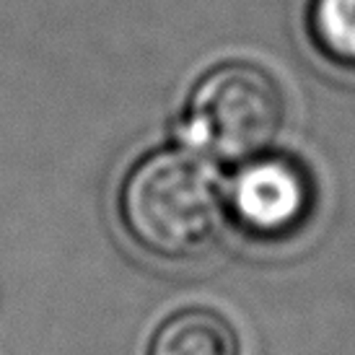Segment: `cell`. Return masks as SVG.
<instances>
[{"instance_id":"obj_1","label":"cell","mask_w":355,"mask_h":355,"mask_svg":"<svg viewBox=\"0 0 355 355\" xmlns=\"http://www.w3.org/2000/svg\"><path fill=\"white\" fill-rule=\"evenodd\" d=\"M117 216L130 244L164 265L210 254L228 220L213 168L189 148H158L135 161L119 184Z\"/></svg>"},{"instance_id":"obj_2","label":"cell","mask_w":355,"mask_h":355,"mask_svg":"<svg viewBox=\"0 0 355 355\" xmlns=\"http://www.w3.org/2000/svg\"><path fill=\"white\" fill-rule=\"evenodd\" d=\"M288 119L277 78L257 62H223L189 91L179 135L207 164L239 166L270 153Z\"/></svg>"},{"instance_id":"obj_3","label":"cell","mask_w":355,"mask_h":355,"mask_svg":"<svg viewBox=\"0 0 355 355\" xmlns=\"http://www.w3.org/2000/svg\"><path fill=\"white\" fill-rule=\"evenodd\" d=\"M226 216L254 244H288L311 223L314 179L296 158L262 153L239 164L228 182Z\"/></svg>"},{"instance_id":"obj_4","label":"cell","mask_w":355,"mask_h":355,"mask_svg":"<svg viewBox=\"0 0 355 355\" xmlns=\"http://www.w3.org/2000/svg\"><path fill=\"white\" fill-rule=\"evenodd\" d=\"M146 355H241V340L223 314L189 306L156 327Z\"/></svg>"},{"instance_id":"obj_5","label":"cell","mask_w":355,"mask_h":355,"mask_svg":"<svg viewBox=\"0 0 355 355\" xmlns=\"http://www.w3.org/2000/svg\"><path fill=\"white\" fill-rule=\"evenodd\" d=\"M306 26L314 50L329 65L355 73V0H311Z\"/></svg>"}]
</instances>
